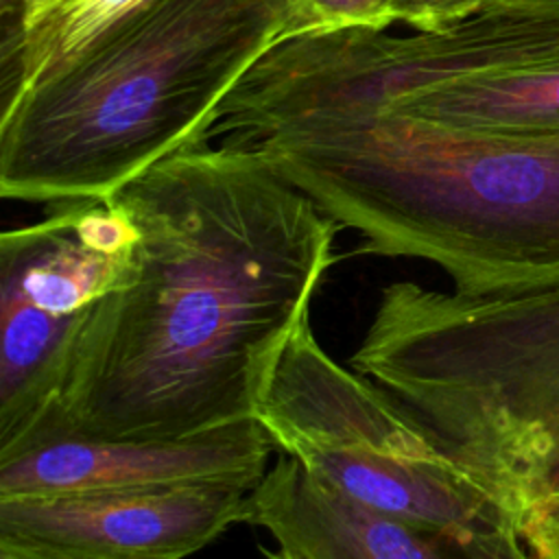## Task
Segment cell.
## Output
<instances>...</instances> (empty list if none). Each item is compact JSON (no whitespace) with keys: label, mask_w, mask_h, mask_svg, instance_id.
<instances>
[{"label":"cell","mask_w":559,"mask_h":559,"mask_svg":"<svg viewBox=\"0 0 559 559\" xmlns=\"http://www.w3.org/2000/svg\"><path fill=\"white\" fill-rule=\"evenodd\" d=\"M253 419L336 493L487 559H533L509 509L393 393L334 360L310 314L277 354Z\"/></svg>","instance_id":"5"},{"label":"cell","mask_w":559,"mask_h":559,"mask_svg":"<svg viewBox=\"0 0 559 559\" xmlns=\"http://www.w3.org/2000/svg\"><path fill=\"white\" fill-rule=\"evenodd\" d=\"M258 146L367 253L428 260L465 295L559 286V129L480 131L378 109L299 122Z\"/></svg>","instance_id":"2"},{"label":"cell","mask_w":559,"mask_h":559,"mask_svg":"<svg viewBox=\"0 0 559 559\" xmlns=\"http://www.w3.org/2000/svg\"><path fill=\"white\" fill-rule=\"evenodd\" d=\"M273 443L255 419L173 441L46 437L0 459V498L151 489L199 483L255 487Z\"/></svg>","instance_id":"8"},{"label":"cell","mask_w":559,"mask_h":559,"mask_svg":"<svg viewBox=\"0 0 559 559\" xmlns=\"http://www.w3.org/2000/svg\"><path fill=\"white\" fill-rule=\"evenodd\" d=\"M395 0H266L280 41L341 28H391Z\"/></svg>","instance_id":"12"},{"label":"cell","mask_w":559,"mask_h":559,"mask_svg":"<svg viewBox=\"0 0 559 559\" xmlns=\"http://www.w3.org/2000/svg\"><path fill=\"white\" fill-rule=\"evenodd\" d=\"M0 559H98V557L0 535Z\"/></svg>","instance_id":"15"},{"label":"cell","mask_w":559,"mask_h":559,"mask_svg":"<svg viewBox=\"0 0 559 559\" xmlns=\"http://www.w3.org/2000/svg\"><path fill=\"white\" fill-rule=\"evenodd\" d=\"M389 111L480 131H555L559 129V57L502 74L461 79L408 96Z\"/></svg>","instance_id":"10"},{"label":"cell","mask_w":559,"mask_h":559,"mask_svg":"<svg viewBox=\"0 0 559 559\" xmlns=\"http://www.w3.org/2000/svg\"><path fill=\"white\" fill-rule=\"evenodd\" d=\"M349 367L393 393L518 520L559 500V286L380 290Z\"/></svg>","instance_id":"4"},{"label":"cell","mask_w":559,"mask_h":559,"mask_svg":"<svg viewBox=\"0 0 559 559\" xmlns=\"http://www.w3.org/2000/svg\"><path fill=\"white\" fill-rule=\"evenodd\" d=\"M146 0H2V105Z\"/></svg>","instance_id":"11"},{"label":"cell","mask_w":559,"mask_h":559,"mask_svg":"<svg viewBox=\"0 0 559 559\" xmlns=\"http://www.w3.org/2000/svg\"><path fill=\"white\" fill-rule=\"evenodd\" d=\"M520 537L533 559H559V500L526 511L520 518Z\"/></svg>","instance_id":"14"},{"label":"cell","mask_w":559,"mask_h":559,"mask_svg":"<svg viewBox=\"0 0 559 559\" xmlns=\"http://www.w3.org/2000/svg\"><path fill=\"white\" fill-rule=\"evenodd\" d=\"M280 44L266 0H146L2 105L0 194L107 201L186 144Z\"/></svg>","instance_id":"3"},{"label":"cell","mask_w":559,"mask_h":559,"mask_svg":"<svg viewBox=\"0 0 559 559\" xmlns=\"http://www.w3.org/2000/svg\"><path fill=\"white\" fill-rule=\"evenodd\" d=\"M493 0H395L393 24L402 22L413 31H439L469 15L485 11Z\"/></svg>","instance_id":"13"},{"label":"cell","mask_w":559,"mask_h":559,"mask_svg":"<svg viewBox=\"0 0 559 559\" xmlns=\"http://www.w3.org/2000/svg\"><path fill=\"white\" fill-rule=\"evenodd\" d=\"M489 7L526 9V11H542V13H557L559 15V0H493Z\"/></svg>","instance_id":"16"},{"label":"cell","mask_w":559,"mask_h":559,"mask_svg":"<svg viewBox=\"0 0 559 559\" xmlns=\"http://www.w3.org/2000/svg\"><path fill=\"white\" fill-rule=\"evenodd\" d=\"M559 57V15L489 7L439 31L341 28L275 44L223 100L205 140L258 144L308 120L391 109L404 98Z\"/></svg>","instance_id":"6"},{"label":"cell","mask_w":559,"mask_h":559,"mask_svg":"<svg viewBox=\"0 0 559 559\" xmlns=\"http://www.w3.org/2000/svg\"><path fill=\"white\" fill-rule=\"evenodd\" d=\"M109 201L135 229L127 277L90 310L24 448L55 435L173 441L253 419L341 225L236 140L186 144Z\"/></svg>","instance_id":"1"},{"label":"cell","mask_w":559,"mask_h":559,"mask_svg":"<svg viewBox=\"0 0 559 559\" xmlns=\"http://www.w3.org/2000/svg\"><path fill=\"white\" fill-rule=\"evenodd\" d=\"M269 559H297V557L280 548V550H275V552H269Z\"/></svg>","instance_id":"17"},{"label":"cell","mask_w":559,"mask_h":559,"mask_svg":"<svg viewBox=\"0 0 559 559\" xmlns=\"http://www.w3.org/2000/svg\"><path fill=\"white\" fill-rule=\"evenodd\" d=\"M245 522L297 559H487L445 533L336 493L286 454L249 491Z\"/></svg>","instance_id":"9"},{"label":"cell","mask_w":559,"mask_h":559,"mask_svg":"<svg viewBox=\"0 0 559 559\" xmlns=\"http://www.w3.org/2000/svg\"><path fill=\"white\" fill-rule=\"evenodd\" d=\"M249 491L199 483L0 498V535L98 559H186L245 522Z\"/></svg>","instance_id":"7"}]
</instances>
